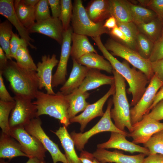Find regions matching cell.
I'll use <instances>...</instances> for the list:
<instances>
[{
    "label": "cell",
    "instance_id": "cell-1",
    "mask_svg": "<svg viewBox=\"0 0 163 163\" xmlns=\"http://www.w3.org/2000/svg\"><path fill=\"white\" fill-rule=\"evenodd\" d=\"M104 57L110 62L113 69L120 74L128 83L129 87L127 93L132 94L130 106H135L141 98L150 81L142 71H137L136 68H131L129 63L126 60L121 62L114 57L106 48L101 37L93 39Z\"/></svg>",
    "mask_w": 163,
    "mask_h": 163
},
{
    "label": "cell",
    "instance_id": "cell-2",
    "mask_svg": "<svg viewBox=\"0 0 163 163\" xmlns=\"http://www.w3.org/2000/svg\"><path fill=\"white\" fill-rule=\"evenodd\" d=\"M3 76L9 83L10 87L14 94L35 99L39 90V80L36 71L19 66L16 62L8 60L2 71Z\"/></svg>",
    "mask_w": 163,
    "mask_h": 163
},
{
    "label": "cell",
    "instance_id": "cell-3",
    "mask_svg": "<svg viewBox=\"0 0 163 163\" xmlns=\"http://www.w3.org/2000/svg\"><path fill=\"white\" fill-rule=\"evenodd\" d=\"M35 99L33 103L36 107L37 117L48 115L59 120L66 127L71 123L68 116V102L60 91L50 94L38 90Z\"/></svg>",
    "mask_w": 163,
    "mask_h": 163
},
{
    "label": "cell",
    "instance_id": "cell-4",
    "mask_svg": "<svg viewBox=\"0 0 163 163\" xmlns=\"http://www.w3.org/2000/svg\"><path fill=\"white\" fill-rule=\"evenodd\" d=\"M112 73L114 78L116 91L113 95V108L111 109L110 115L115 126L120 130L126 132V127L130 132L132 128L130 119V105L126 93V84L124 78L113 69Z\"/></svg>",
    "mask_w": 163,
    "mask_h": 163
},
{
    "label": "cell",
    "instance_id": "cell-5",
    "mask_svg": "<svg viewBox=\"0 0 163 163\" xmlns=\"http://www.w3.org/2000/svg\"><path fill=\"white\" fill-rule=\"evenodd\" d=\"M73 5L71 21L73 33L91 38L109 33V30L104 27V22L97 23L91 20L82 0H75Z\"/></svg>",
    "mask_w": 163,
    "mask_h": 163
},
{
    "label": "cell",
    "instance_id": "cell-6",
    "mask_svg": "<svg viewBox=\"0 0 163 163\" xmlns=\"http://www.w3.org/2000/svg\"><path fill=\"white\" fill-rule=\"evenodd\" d=\"M104 45L108 51L111 52L113 56L124 59L133 67L142 72L149 80L154 75L151 62L142 57L136 50L112 38L108 39Z\"/></svg>",
    "mask_w": 163,
    "mask_h": 163
},
{
    "label": "cell",
    "instance_id": "cell-7",
    "mask_svg": "<svg viewBox=\"0 0 163 163\" xmlns=\"http://www.w3.org/2000/svg\"><path fill=\"white\" fill-rule=\"evenodd\" d=\"M113 104L112 99H110L108 101L107 108L104 115L96 124L90 129L84 133H77L75 131L71 133L70 135L77 150L80 151L83 150L90 138L96 134L104 132L119 133L129 137V133L118 129L111 120L110 112Z\"/></svg>",
    "mask_w": 163,
    "mask_h": 163
},
{
    "label": "cell",
    "instance_id": "cell-8",
    "mask_svg": "<svg viewBox=\"0 0 163 163\" xmlns=\"http://www.w3.org/2000/svg\"><path fill=\"white\" fill-rule=\"evenodd\" d=\"M15 104L9 119L11 129L24 127L33 119L37 117L36 107L30 98L18 94H15Z\"/></svg>",
    "mask_w": 163,
    "mask_h": 163
},
{
    "label": "cell",
    "instance_id": "cell-9",
    "mask_svg": "<svg viewBox=\"0 0 163 163\" xmlns=\"http://www.w3.org/2000/svg\"><path fill=\"white\" fill-rule=\"evenodd\" d=\"M163 85V82L154 74L141 98L130 108V119L132 125L141 121L148 113L158 91Z\"/></svg>",
    "mask_w": 163,
    "mask_h": 163
},
{
    "label": "cell",
    "instance_id": "cell-10",
    "mask_svg": "<svg viewBox=\"0 0 163 163\" xmlns=\"http://www.w3.org/2000/svg\"><path fill=\"white\" fill-rule=\"evenodd\" d=\"M42 122L39 117L32 120L24 128L30 135L38 139L50 154L53 163L61 162L67 163L65 154L60 151L57 144L53 142L46 134L41 126Z\"/></svg>",
    "mask_w": 163,
    "mask_h": 163
},
{
    "label": "cell",
    "instance_id": "cell-11",
    "mask_svg": "<svg viewBox=\"0 0 163 163\" xmlns=\"http://www.w3.org/2000/svg\"><path fill=\"white\" fill-rule=\"evenodd\" d=\"M11 136L20 143L22 151L29 158H35L44 160L47 150L40 142L29 134L24 127L11 129Z\"/></svg>",
    "mask_w": 163,
    "mask_h": 163
},
{
    "label": "cell",
    "instance_id": "cell-12",
    "mask_svg": "<svg viewBox=\"0 0 163 163\" xmlns=\"http://www.w3.org/2000/svg\"><path fill=\"white\" fill-rule=\"evenodd\" d=\"M73 32L72 28L71 26L67 29L64 30L60 59L56 72L52 77L53 88L63 85L66 81L67 66L70 56L72 37Z\"/></svg>",
    "mask_w": 163,
    "mask_h": 163
},
{
    "label": "cell",
    "instance_id": "cell-13",
    "mask_svg": "<svg viewBox=\"0 0 163 163\" xmlns=\"http://www.w3.org/2000/svg\"><path fill=\"white\" fill-rule=\"evenodd\" d=\"M163 129V123L144 116L140 121L132 125L129 137L136 144L146 142L154 134Z\"/></svg>",
    "mask_w": 163,
    "mask_h": 163
},
{
    "label": "cell",
    "instance_id": "cell-14",
    "mask_svg": "<svg viewBox=\"0 0 163 163\" xmlns=\"http://www.w3.org/2000/svg\"><path fill=\"white\" fill-rule=\"evenodd\" d=\"M116 91L114 83L111 85L108 91L95 103L89 104L81 114L70 120L71 123H77L80 125V130L83 132L87 124L92 119L98 117H102L104 105L109 97L113 95Z\"/></svg>",
    "mask_w": 163,
    "mask_h": 163
},
{
    "label": "cell",
    "instance_id": "cell-15",
    "mask_svg": "<svg viewBox=\"0 0 163 163\" xmlns=\"http://www.w3.org/2000/svg\"><path fill=\"white\" fill-rule=\"evenodd\" d=\"M59 62L55 54L51 56L49 55L42 56L41 61L38 62L37 64L36 72L39 80V89L44 88L46 93L56 94L52 86V72L53 69Z\"/></svg>",
    "mask_w": 163,
    "mask_h": 163
},
{
    "label": "cell",
    "instance_id": "cell-16",
    "mask_svg": "<svg viewBox=\"0 0 163 163\" xmlns=\"http://www.w3.org/2000/svg\"><path fill=\"white\" fill-rule=\"evenodd\" d=\"M27 30L29 33L41 34L53 39L60 45L62 44L64 30L59 18L51 16L43 21L36 22Z\"/></svg>",
    "mask_w": 163,
    "mask_h": 163
},
{
    "label": "cell",
    "instance_id": "cell-17",
    "mask_svg": "<svg viewBox=\"0 0 163 163\" xmlns=\"http://www.w3.org/2000/svg\"><path fill=\"white\" fill-rule=\"evenodd\" d=\"M125 135L116 132H111L109 139L107 142L97 145V148H113L122 150L131 153L139 152L148 156L149 150L145 148L127 140Z\"/></svg>",
    "mask_w": 163,
    "mask_h": 163
},
{
    "label": "cell",
    "instance_id": "cell-18",
    "mask_svg": "<svg viewBox=\"0 0 163 163\" xmlns=\"http://www.w3.org/2000/svg\"><path fill=\"white\" fill-rule=\"evenodd\" d=\"M93 154L100 163H143L146 156L142 153L127 155L117 151L112 152L101 148H97Z\"/></svg>",
    "mask_w": 163,
    "mask_h": 163
},
{
    "label": "cell",
    "instance_id": "cell-19",
    "mask_svg": "<svg viewBox=\"0 0 163 163\" xmlns=\"http://www.w3.org/2000/svg\"><path fill=\"white\" fill-rule=\"evenodd\" d=\"M14 1L13 0H0V14L14 26L21 37L26 41L28 46L32 49H36V47L30 43L34 40L30 37L27 30L22 24L16 14Z\"/></svg>",
    "mask_w": 163,
    "mask_h": 163
},
{
    "label": "cell",
    "instance_id": "cell-20",
    "mask_svg": "<svg viewBox=\"0 0 163 163\" xmlns=\"http://www.w3.org/2000/svg\"><path fill=\"white\" fill-rule=\"evenodd\" d=\"M72 59L73 67L70 75L60 89L59 91L64 95L69 94L78 88L90 69L80 64L76 60Z\"/></svg>",
    "mask_w": 163,
    "mask_h": 163
},
{
    "label": "cell",
    "instance_id": "cell-21",
    "mask_svg": "<svg viewBox=\"0 0 163 163\" xmlns=\"http://www.w3.org/2000/svg\"><path fill=\"white\" fill-rule=\"evenodd\" d=\"M114 83L113 76H108L101 73L100 70L90 68L78 89L83 92H86L96 89L103 85H111Z\"/></svg>",
    "mask_w": 163,
    "mask_h": 163
},
{
    "label": "cell",
    "instance_id": "cell-22",
    "mask_svg": "<svg viewBox=\"0 0 163 163\" xmlns=\"http://www.w3.org/2000/svg\"><path fill=\"white\" fill-rule=\"evenodd\" d=\"M19 156L28 158L20 143L14 138L2 132L0 138V158L10 160Z\"/></svg>",
    "mask_w": 163,
    "mask_h": 163
},
{
    "label": "cell",
    "instance_id": "cell-23",
    "mask_svg": "<svg viewBox=\"0 0 163 163\" xmlns=\"http://www.w3.org/2000/svg\"><path fill=\"white\" fill-rule=\"evenodd\" d=\"M59 139L63 148L67 163H82L77 155L75 148V143L66 127L60 126L56 131H51Z\"/></svg>",
    "mask_w": 163,
    "mask_h": 163
},
{
    "label": "cell",
    "instance_id": "cell-24",
    "mask_svg": "<svg viewBox=\"0 0 163 163\" xmlns=\"http://www.w3.org/2000/svg\"><path fill=\"white\" fill-rule=\"evenodd\" d=\"M89 95L88 91L83 92L78 88L71 94L65 95L69 104L68 113L69 120L78 113L83 111L90 104L86 101Z\"/></svg>",
    "mask_w": 163,
    "mask_h": 163
},
{
    "label": "cell",
    "instance_id": "cell-25",
    "mask_svg": "<svg viewBox=\"0 0 163 163\" xmlns=\"http://www.w3.org/2000/svg\"><path fill=\"white\" fill-rule=\"evenodd\" d=\"M85 8L90 18L95 23L103 22L111 16L109 0L91 1Z\"/></svg>",
    "mask_w": 163,
    "mask_h": 163
},
{
    "label": "cell",
    "instance_id": "cell-26",
    "mask_svg": "<svg viewBox=\"0 0 163 163\" xmlns=\"http://www.w3.org/2000/svg\"><path fill=\"white\" fill-rule=\"evenodd\" d=\"M70 56L72 59L77 60L88 53L92 52L97 53L90 43L87 36L73 32Z\"/></svg>",
    "mask_w": 163,
    "mask_h": 163
},
{
    "label": "cell",
    "instance_id": "cell-27",
    "mask_svg": "<svg viewBox=\"0 0 163 163\" xmlns=\"http://www.w3.org/2000/svg\"><path fill=\"white\" fill-rule=\"evenodd\" d=\"M80 64L89 68L102 70L111 74L113 69L110 62L97 53H90L76 60Z\"/></svg>",
    "mask_w": 163,
    "mask_h": 163
},
{
    "label": "cell",
    "instance_id": "cell-28",
    "mask_svg": "<svg viewBox=\"0 0 163 163\" xmlns=\"http://www.w3.org/2000/svg\"><path fill=\"white\" fill-rule=\"evenodd\" d=\"M14 7L18 19L27 30L34 24L35 7L25 5L22 0H14Z\"/></svg>",
    "mask_w": 163,
    "mask_h": 163
},
{
    "label": "cell",
    "instance_id": "cell-29",
    "mask_svg": "<svg viewBox=\"0 0 163 163\" xmlns=\"http://www.w3.org/2000/svg\"><path fill=\"white\" fill-rule=\"evenodd\" d=\"M163 23L157 17L149 22L136 25L140 32L154 43L162 36Z\"/></svg>",
    "mask_w": 163,
    "mask_h": 163
},
{
    "label": "cell",
    "instance_id": "cell-30",
    "mask_svg": "<svg viewBox=\"0 0 163 163\" xmlns=\"http://www.w3.org/2000/svg\"><path fill=\"white\" fill-rule=\"evenodd\" d=\"M129 7L132 21L136 25L148 23L157 17L152 10L144 7L137 5L126 0Z\"/></svg>",
    "mask_w": 163,
    "mask_h": 163
},
{
    "label": "cell",
    "instance_id": "cell-31",
    "mask_svg": "<svg viewBox=\"0 0 163 163\" xmlns=\"http://www.w3.org/2000/svg\"><path fill=\"white\" fill-rule=\"evenodd\" d=\"M111 16L115 18L117 22L132 21L130 12L126 0H109Z\"/></svg>",
    "mask_w": 163,
    "mask_h": 163
},
{
    "label": "cell",
    "instance_id": "cell-32",
    "mask_svg": "<svg viewBox=\"0 0 163 163\" xmlns=\"http://www.w3.org/2000/svg\"><path fill=\"white\" fill-rule=\"evenodd\" d=\"M12 26L8 20L0 24V44L8 60H12L10 50V42L11 37Z\"/></svg>",
    "mask_w": 163,
    "mask_h": 163
},
{
    "label": "cell",
    "instance_id": "cell-33",
    "mask_svg": "<svg viewBox=\"0 0 163 163\" xmlns=\"http://www.w3.org/2000/svg\"><path fill=\"white\" fill-rule=\"evenodd\" d=\"M15 102H6L0 101V127L2 132L11 135L9 118L10 114L14 107Z\"/></svg>",
    "mask_w": 163,
    "mask_h": 163
},
{
    "label": "cell",
    "instance_id": "cell-34",
    "mask_svg": "<svg viewBox=\"0 0 163 163\" xmlns=\"http://www.w3.org/2000/svg\"><path fill=\"white\" fill-rule=\"evenodd\" d=\"M26 46H21L17 51L15 59L20 67L36 71L37 65L34 63Z\"/></svg>",
    "mask_w": 163,
    "mask_h": 163
},
{
    "label": "cell",
    "instance_id": "cell-35",
    "mask_svg": "<svg viewBox=\"0 0 163 163\" xmlns=\"http://www.w3.org/2000/svg\"><path fill=\"white\" fill-rule=\"evenodd\" d=\"M154 43L139 32L136 42V51L143 58L149 59L153 50Z\"/></svg>",
    "mask_w": 163,
    "mask_h": 163
},
{
    "label": "cell",
    "instance_id": "cell-36",
    "mask_svg": "<svg viewBox=\"0 0 163 163\" xmlns=\"http://www.w3.org/2000/svg\"><path fill=\"white\" fill-rule=\"evenodd\" d=\"M143 144L144 147L149 150L150 154L163 155V129L153 134Z\"/></svg>",
    "mask_w": 163,
    "mask_h": 163
},
{
    "label": "cell",
    "instance_id": "cell-37",
    "mask_svg": "<svg viewBox=\"0 0 163 163\" xmlns=\"http://www.w3.org/2000/svg\"><path fill=\"white\" fill-rule=\"evenodd\" d=\"M118 27L126 35L136 51V40L139 31L136 25L132 21L127 22H117Z\"/></svg>",
    "mask_w": 163,
    "mask_h": 163
},
{
    "label": "cell",
    "instance_id": "cell-38",
    "mask_svg": "<svg viewBox=\"0 0 163 163\" xmlns=\"http://www.w3.org/2000/svg\"><path fill=\"white\" fill-rule=\"evenodd\" d=\"M61 11L59 18L64 30L67 29L70 26L73 5L71 0H61Z\"/></svg>",
    "mask_w": 163,
    "mask_h": 163
},
{
    "label": "cell",
    "instance_id": "cell-39",
    "mask_svg": "<svg viewBox=\"0 0 163 163\" xmlns=\"http://www.w3.org/2000/svg\"><path fill=\"white\" fill-rule=\"evenodd\" d=\"M48 0H39L35 7L36 22H40L50 18Z\"/></svg>",
    "mask_w": 163,
    "mask_h": 163
},
{
    "label": "cell",
    "instance_id": "cell-40",
    "mask_svg": "<svg viewBox=\"0 0 163 163\" xmlns=\"http://www.w3.org/2000/svg\"><path fill=\"white\" fill-rule=\"evenodd\" d=\"M138 1L142 5L147 7L154 12L163 22V0H140Z\"/></svg>",
    "mask_w": 163,
    "mask_h": 163
},
{
    "label": "cell",
    "instance_id": "cell-41",
    "mask_svg": "<svg viewBox=\"0 0 163 163\" xmlns=\"http://www.w3.org/2000/svg\"><path fill=\"white\" fill-rule=\"evenodd\" d=\"M28 46L26 41L24 39L20 38L16 34L13 32L10 42V50L11 56L15 59L16 53L21 46Z\"/></svg>",
    "mask_w": 163,
    "mask_h": 163
},
{
    "label": "cell",
    "instance_id": "cell-42",
    "mask_svg": "<svg viewBox=\"0 0 163 163\" xmlns=\"http://www.w3.org/2000/svg\"><path fill=\"white\" fill-rule=\"evenodd\" d=\"M163 58V35L154 43L153 47L149 60L151 62Z\"/></svg>",
    "mask_w": 163,
    "mask_h": 163
},
{
    "label": "cell",
    "instance_id": "cell-43",
    "mask_svg": "<svg viewBox=\"0 0 163 163\" xmlns=\"http://www.w3.org/2000/svg\"><path fill=\"white\" fill-rule=\"evenodd\" d=\"M109 33L112 37L118 41H117L134 50L125 34L117 26L109 30Z\"/></svg>",
    "mask_w": 163,
    "mask_h": 163
},
{
    "label": "cell",
    "instance_id": "cell-44",
    "mask_svg": "<svg viewBox=\"0 0 163 163\" xmlns=\"http://www.w3.org/2000/svg\"><path fill=\"white\" fill-rule=\"evenodd\" d=\"M151 110L144 116L158 121L163 120V99L158 102Z\"/></svg>",
    "mask_w": 163,
    "mask_h": 163
},
{
    "label": "cell",
    "instance_id": "cell-45",
    "mask_svg": "<svg viewBox=\"0 0 163 163\" xmlns=\"http://www.w3.org/2000/svg\"><path fill=\"white\" fill-rule=\"evenodd\" d=\"M0 101L6 102H15L14 97L11 96L5 85L2 72L0 71Z\"/></svg>",
    "mask_w": 163,
    "mask_h": 163
},
{
    "label": "cell",
    "instance_id": "cell-46",
    "mask_svg": "<svg viewBox=\"0 0 163 163\" xmlns=\"http://www.w3.org/2000/svg\"><path fill=\"white\" fill-rule=\"evenodd\" d=\"M151 68L154 74H156L163 82V58L151 62Z\"/></svg>",
    "mask_w": 163,
    "mask_h": 163
},
{
    "label": "cell",
    "instance_id": "cell-47",
    "mask_svg": "<svg viewBox=\"0 0 163 163\" xmlns=\"http://www.w3.org/2000/svg\"><path fill=\"white\" fill-rule=\"evenodd\" d=\"M52 13V17L54 18H60L61 11L60 0H48Z\"/></svg>",
    "mask_w": 163,
    "mask_h": 163
},
{
    "label": "cell",
    "instance_id": "cell-48",
    "mask_svg": "<svg viewBox=\"0 0 163 163\" xmlns=\"http://www.w3.org/2000/svg\"><path fill=\"white\" fill-rule=\"evenodd\" d=\"M79 158L82 163H95L96 160L93 154L83 150L81 151Z\"/></svg>",
    "mask_w": 163,
    "mask_h": 163
},
{
    "label": "cell",
    "instance_id": "cell-49",
    "mask_svg": "<svg viewBox=\"0 0 163 163\" xmlns=\"http://www.w3.org/2000/svg\"><path fill=\"white\" fill-rule=\"evenodd\" d=\"M143 163H163V155L150 154L145 158Z\"/></svg>",
    "mask_w": 163,
    "mask_h": 163
},
{
    "label": "cell",
    "instance_id": "cell-50",
    "mask_svg": "<svg viewBox=\"0 0 163 163\" xmlns=\"http://www.w3.org/2000/svg\"><path fill=\"white\" fill-rule=\"evenodd\" d=\"M117 26V21L113 16H110L107 18L104 24V27L109 30L114 28Z\"/></svg>",
    "mask_w": 163,
    "mask_h": 163
},
{
    "label": "cell",
    "instance_id": "cell-51",
    "mask_svg": "<svg viewBox=\"0 0 163 163\" xmlns=\"http://www.w3.org/2000/svg\"><path fill=\"white\" fill-rule=\"evenodd\" d=\"M8 59L1 47H0V71L2 70L7 65Z\"/></svg>",
    "mask_w": 163,
    "mask_h": 163
},
{
    "label": "cell",
    "instance_id": "cell-52",
    "mask_svg": "<svg viewBox=\"0 0 163 163\" xmlns=\"http://www.w3.org/2000/svg\"><path fill=\"white\" fill-rule=\"evenodd\" d=\"M163 99V85L160 88L158 91L157 93L154 100L153 103L149 109L148 113L150 112V111L161 100ZM147 113V114H148Z\"/></svg>",
    "mask_w": 163,
    "mask_h": 163
},
{
    "label": "cell",
    "instance_id": "cell-53",
    "mask_svg": "<svg viewBox=\"0 0 163 163\" xmlns=\"http://www.w3.org/2000/svg\"><path fill=\"white\" fill-rule=\"evenodd\" d=\"M0 163H9L4 161L2 159H1ZM25 163H46L45 161L39 159L37 158H29L28 160Z\"/></svg>",
    "mask_w": 163,
    "mask_h": 163
},
{
    "label": "cell",
    "instance_id": "cell-54",
    "mask_svg": "<svg viewBox=\"0 0 163 163\" xmlns=\"http://www.w3.org/2000/svg\"><path fill=\"white\" fill-rule=\"evenodd\" d=\"M24 3L26 5L35 7L39 0H22Z\"/></svg>",
    "mask_w": 163,
    "mask_h": 163
},
{
    "label": "cell",
    "instance_id": "cell-55",
    "mask_svg": "<svg viewBox=\"0 0 163 163\" xmlns=\"http://www.w3.org/2000/svg\"><path fill=\"white\" fill-rule=\"evenodd\" d=\"M95 163H100L99 162H98L97 160L96 159V160L95 161Z\"/></svg>",
    "mask_w": 163,
    "mask_h": 163
},
{
    "label": "cell",
    "instance_id": "cell-56",
    "mask_svg": "<svg viewBox=\"0 0 163 163\" xmlns=\"http://www.w3.org/2000/svg\"><path fill=\"white\" fill-rule=\"evenodd\" d=\"M162 35H163V28H162Z\"/></svg>",
    "mask_w": 163,
    "mask_h": 163
},
{
    "label": "cell",
    "instance_id": "cell-57",
    "mask_svg": "<svg viewBox=\"0 0 163 163\" xmlns=\"http://www.w3.org/2000/svg\"></svg>",
    "mask_w": 163,
    "mask_h": 163
}]
</instances>
